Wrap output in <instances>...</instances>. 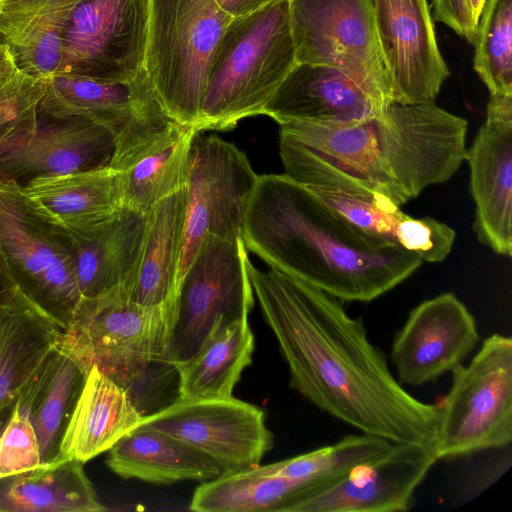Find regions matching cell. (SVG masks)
I'll return each instance as SVG.
<instances>
[{"label": "cell", "mask_w": 512, "mask_h": 512, "mask_svg": "<svg viewBox=\"0 0 512 512\" xmlns=\"http://www.w3.org/2000/svg\"><path fill=\"white\" fill-rule=\"evenodd\" d=\"M254 297L290 372V385L314 406L361 433L395 443L432 445L439 410L412 396L360 318L341 301L248 259Z\"/></svg>", "instance_id": "obj_1"}, {"label": "cell", "mask_w": 512, "mask_h": 512, "mask_svg": "<svg viewBox=\"0 0 512 512\" xmlns=\"http://www.w3.org/2000/svg\"><path fill=\"white\" fill-rule=\"evenodd\" d=\"M279 126L284 174L307 187L387 198L398 206L449 180L466 152L467 120L434 102H393L347 126Z\"/></svg>", "instance_id": "obj_2"}, {"label": "cell", "mask_w": 512, "mask_h": 512, "mask_svg": "<svg viewBox=\"0 0 512 512\" xmlns=\"http://www.w3.org/2000/svg\"><path fill=\"white\" fill-rule=\"evenodd\" d=\"M242 240L270 268L340 301H372L423 262L351 224L284 173L258 175Z\"/></svg>", "instance_id": "obj_3"}, {"label": "cell", "mask_w": 512, "mask_h": 512, "mask_svg": "<svg viewBox=\"0 0 512 512\" xmlns=\"http://www.w3.org/2000/svg\"><path fill=\"white\" fill-rule=\"evenodd\" d=\"M295 65L289 0L232 18L210 62L197 129L229 130L263 114Z\"/></svg>", "instance_id": "obj_4"}, {"label": "cell", "mask_w": 512, "mask_h": 512, "mask_svg": "<svg viewBox=\"0 0 512 512\" xmlns=\"http://www.w3.org/2000/svg\"><path fill=\"white\" fill-rule=\"evenodd\" d=\"M177 298L158 306L129 299L126 288L82 297L56 346L88 375L95 366L126 392L168 362Z\"/></svg>", "instance_id": "obj_5"}, {"label": "cell", "mask_w": 512, "mask_h": 512, "mask_svg": "<svg viewBox=\"0 0 512 512\" xmlns=\"http://www.w3.org/2000/svg\"><path fill=\"white\" fill-rule=\"evenodd\" d=\"M231 19L214 0H149L144 69L176 122L197 126L210 62Z\"/></svg>", "instance_id": "obj_6"}, {"label": "cell", "mask_w": 512, "mask_h": 512, "mask_svg": "<svg viewBox=\"0 0 512 512\" xmlns=\"http://www.w3.org/2000/svg\"><path fill=\"white\" fill-rule=\"evenodd\" d=\"M39 112L56 121L83 119L107 128L114 140L109 166L119 172L152 150L178 124L144 68L129 81L53 74L45 79Z\"/></svg>", "instance_id": "obj_7"}, {"label": "cell", "mask_w": 512, "mask_h": 512, "mask_svg": "<svg viewBox=\"0 0 512 512\" xmlns=\"http://www.w3.org/2000/svg\"><path fill=\"white\" fill-rule=\"evenodd\" d=\"M439 410L438 460L502 448L512 440V340L493 334L468 365L452 371Z\"/></svg>", "instance_id": "obj_8"}, {"label": "cell", "mask_w": 512, "mask_h": 512, "mask_svg": "<svg viewBox=\"0 0 512 512\" xmlns=\"http://www.w3.org/2000/svg\"><path fill=\"white\" fill-rule=\"evenodd\" d=\"M289 13L296 63L335 68L393 102L372 0H289Z\"/></svg>", "instance_id": "obj_9"}, {"label": "cell", "mask_w": 512, "mask_h": 512, "mask_svg": "<svg viewBox=\"0 0 512 512\" xmlns=\"http://www.w3.org/2000/svg\"><path fill=\"white\" fill-rule=\"evenodd\" d=\"M0 245L16 285L63 331L82 298L66 239L24 204L16 181L0 180Z\"/></svg>", "instance_id": "obj_10"}, {"label": "cell", "mask_w": 512, "mask_h": 512, "mask_svg": "<svg viewBox=\"0 0 512 512\" xmlns=\"http://www.w3.org/2000/svg\"><path fill=\"white\" fill-rule=\"evenodd\" d=\"M258 175L246 155L217 135L198 132L191 144L177 293L208 236L242 239L245 210ZM178 295V294H177Z\"/></svg>", "instance_id": "obj_11"}, {"label": "cell", "mask_w": 512, "mask_h": 512, "mask_svg": "<svg viewBox=\"0 0 512 512\" xmlns=\"http://www.w3.org/2000/svg\"><path fill=\"white\" fill-rule=\"evenodd\" d=\"M248 259L242 239L205 238L178 290L169 363L195 354L217 324L248 319L254 305Z\"/></svg>", "instance_id": "obj_12"}, {"label": "cell", "mask_w": 512, "mask_h": 512, "mask_svg": "<svg viewBox=\"0 0 512 512\" xmlns=\"http://www.w3.org/2000/svg\"><path fill=\"white\" fill-rule=\"evenodd\" d=\"M149 0H81L65 27L55 74L129 81L144 68Z\"/></svg>", "instance_id": "obj_13"}, {"label": "cell", "mask_w": 512, "mask_h": 512, "mask_svg": "<svg viewBox=\"0 0 512 512\" xmlns=\"http://www.w3.org/2000/svg\"><path fill=\"white\" fill-rule=\"evenodd\" d=\"M213 459L223 473L258 466L273 446L265 414L233 396L182 399L144 416L142 423Z\"/></svg>", "instance_id": "obj_14"}, {"label": "cell", "mask_w": 512, "mask_h": 512, "mask_svg": "<svg viewBox=\"0 0 512 512\" xmlns=\"http://www.w3.org/2000/svg\"><path fill=\"white\" fill-rule=\"evenodd\" d=\"M438 461L434 446L394 443L380 458L311 486L287 512H403Z\"/></svg>", "instance_id": "obj_15"}, {"label": "cell", "mask_w": 512, "mask_h": 512, "mask_svg": "<svg viewBox=\"0 0 512 512\" xmlns=\"http://www.w3.org/2000/svg\"><path fill=\"white\" fill-rule=\"evenodd\" d=\"M372 5L393 102H434L450 72L427 0H372Z\"/></svg>", "instance_id": "obj_16"}, {"label": "cell", "mask_w": 512, "mask_h": 512, "mask_svg": "<svg viewBox=\"0 0 512 512\" xmlns=\"http://www.w3.org/2000/svg\"><path fill=\"white\" fill-rule=\"evenodd\" d=\"M480 340L474 316L453 293L425 300L396 333L391 360L402 385L422 386L462 364Z\"/></svg>", "instance_id": "obj_17"}, {"label": "cell", "mask_w": 512, "mask_h": 512, "mask_svg": "<svg viewBox=\"0 0 512 512\" xmlns=\"http://www.w3.org/2000/svg\"><path fill=\"white\" fill-rule=\"evenodd\" d=\"M464 160L476 206L474 229L495 253L512 254V96L490 95L486 118Z\"/></svg>", "instance_id": "obj_18"}, {"label": "cell", "mask_w": 512, "mask_h": 512, "mask_svg": "<svg viewBox=\"0 0 512 512\" xmlns=\"http://www.w3.org/2000/svg\"><path fill=\"white\" fill-rule=\"evenodd\" d=\"M24 204L62 236L89 233L124 208L122 175L109 165L19 184Z\"/></svg>", "instance_id": "obj_19"}, {"label": "cell", "mask_w": 512, "mask_h": 512, "mask_svg": "<svg viewBox=\"0 0 512 512\" xmlns=\"http://www.w3.org/2000/svg\"><path fill=\"white\" fill-rule=\"evenodd\" d=\"M390 104L335 68L296 63L266 104L263 115L278 124L347 126L382 113Z\"/></svg>", "instance_id": "obj_20"}, {"label": "cell", "mask_w": 512, "mask_h": 512, "mask_svg": "<svg viewBox=\"0 0 512 512\" xmlns=\"http://www.w3.org/2000/svg\"><path fill=\"white\" fill-rule=\"evenodd\" d=\"M39 124L17 146L0 157V180L62 175L108 166L114 140L104 126L89 120Z\"/></svg>", "instance_id": "obj_21"}, {"label": "cell", "mask_w": 512, "mask_h": 512, "mask_svg": "<svg viewBox=\"0 0 512 512\" xmlns=\"http://www.w3.org/2000/svg\"><path fill=\"white\" fill-rule=\"evenodd\" d=\"M147 213L124 207L99 228L78 236H63L75 260L82 297L130 288L141 261Z\"/></svg>", "instance_id": "obj_22"}, {"label": "cell", "mask_w": 512, "mask_h": 512, "mask_svg": "<svg viewBox=\"0 0 512 512\" xmlns=\"http://www.w3.org/2000/svg\"><path fill=\"white\" fill-rule=\"evenodd\" d=\"M305 187L362 231L414 253L422 261L440 262L452 249L456 233L451 227L434 218L411 217L387 198Z\"/></svg>", "instance_id": "obj_23"}, {"label": "cell", "mask_w": 512, "mask_h": 512, "mask_svg": "<svg viewBox=\"0 0 512 512\" xmlns=\"http://www.w3.org/2000/svg\"><path fill=\"white\" fill-rule=\"evenodd\" d=\"M143 418L126 390L93 366L65 429L59 460L85 463L109 451Z\"/></svg>", "instance_id": "obj_24"}, {"label": "cell", "mask_w": 512, "mask_h": 512, "mask_svg": "<svg viewBox=\"0 0 512 512\" xmlns=\"http://www.w3.org/2000/svg\"><path fill=\"white\" fill-rule=\"evenodd\" d=\"M62 330L18 287H0V402L18 397Z\"/></svg>", "instance_id": "obj_25"}, {"label": "cell", "mask_w": 512, "mask_h": 512, "mask_svg": "<svg viewBox=\"0 0 512 512\" xmlns=\"http://www.w3.org/2000/svg\"><path fill=\"white\" fill-rule=\"evenodd\" d=\"M81 0H2L0 43L19 71L38 79L56 73L65 27Z\"/></svg>", "instance_id": "obj_26"}, {"label": "cell", "mask_w": 512, "mask_h": 512, "mask_svg": "<svg viewBox=\"0 0 512 512\" xmlns=\"http://www.w3.org/2000/svg\"><path fill=\"white\" fill-rule=\"evenodd\" d=\"M106 464L123 479L153 484L205 482L223 474L221 467L206 454L143 424L113 445Z\"/></svg>", "instance_id": "obj_27"}, {"label": "cell", "mask_w": 512, "mask_h": 512, "mask_svg": "<svg viewBox=\"0 0 512 512\" xmlns=\"http://www.w3.org/2000/svg\"><path fill=\"white\" fill-rule=\"evenodd\" d=\"M86 377L80 365L55 346L18 394L16 406L28 412L42 464L59 460L60 443Z\"/></svg>", "instance_id": "obj_28"}, {"label": "cell", "mask_w": 512, "mask_h": 512, "mask_svg": "<svg viewBox=\"0 0 512 512\" xmlns=\"http://www.w3.org/2000/svg\"><path fill=\"white\" fill-rule=\"evenodd\" d=\"M185 213L186 187L148 211L141 261L129 291L131 301L158 306L177 298Z\"/></svg>", "instance_id": "obj_29"}, {"label": "cell", "mask_w": 512, "mask_h": 512, "mask_svg": "<svg viewBox=\"0 0 512 512\" xmlns=\"http://www.w3.org/2000/svg\"><path fill=\"white\" fill-rule=\"evenodd\" d=\"M82 462L58 460L0 478V512H102Z\"/></svg>", "instance_id": "obj_30"}, {"label": "cell", "mask_w": 512, "mask_h": 512, "mask_svg": "<svg viewBox=\"0 0 512 512\" xmlns=\"http://www.w3.org/2000/svg\"><path fill=\"white\" fill-rule=\"evenodd\" d=\"M254 336L248 319L219 323L191 357L174 363L178 398L232 396L243 370L252 363Z\"/></svg>", "instance_id": "obj_31"}, {"label": "cell", "mask_w": 512, "mask_h": 512, "mask_svg": "<svg viewBox=\"0 0 512 512\" xmlns=\"http://www.w3.org/2000/svg\"><path fill=\"white\" fill-rule=\"evenodd\" d=\"M313 484L291 480L255 466L203 482L189 509L197 512H287Z\"/></svg>", "instance_id": "obj_32"}, {"label": "cell", "mask_w": 512, "mask_h": 512, "mask_svg": "<svg viewBox=\"0 0 512 512\" xmlns=\"http://www.w3.org/2000/svg\"><path fill=\"white\" fill-rule=\"evenodd\" d=\"M200 132L177 124L152 150L121 172L124 207L142 213L186 187L190 149Z\"/></svg>", "instance_id": "obj_33"}, {"label": "cell", "mask_w": 512, "mask_h": 512, "mask_svg": "<svg viewBox=\"0 0 512 512\" xmlns=\"http://www.w3.org/2000/svg\"><path fill=\"white\" fill-rule=\"evenodd\" d=\"M394 443L370 434H350L334 444L265 465V468L282 477L315 485L380 458Z\"/></svg>", "instance_id": "obj_34"}, {"label": "cell", "mask_w": 512, "mask_h": 512, "mask_svg": "<svg viewBox=\"0 0 512 512\" xmlns=\"http://www.w3.org/2000/svg\"><path fill=\"white\" fill-rule=\"evenodd\" d=\"M473 67L490 95L512 96V0H486L473 42Z\"/></svg>", "instance_id": "obj_35"}, {"label": "cell", "mask_w": 512, "mask_h": 512, "mask_svg": "<svg viewBox=\"0 0 512 512\" xmlns=\"http://www.w3.org/2000/svg\"><path fill=\"white\" fill-rule=\"evenodd\" d=\"M44 93L45 79L23 72L0 86V157L38 128Z\"/></svg>", "instance_id": "obj_36"}, {"label": "cell", "mask_w": 512, "mask_h": 512, "mask_svg": "<svg viewBox=\"0 0 512 512\" xmlns=\"http://www.w3.org/2000/svg\"><path fill=\"white\" fill-rule=\"evenodd\" d=\"M41 464L39 443L28 412L15 406L0 436V478L36 468Z\"/></svg>", "instance_id": "obj_37"}, {"label": "cell", "mask_w": 512, "mask_h": 512, "mask_svg": "<svg viewBox=\"0 0 512 512\" xmlns=\"http://www.w3.org/2000/svg\"><path fill=\"white\" fill-rule=\"evenodd\" d=\"M432 18L450 27L457 35L473 44L477 24L467 0H432Z\"/></svg>", "instance_id": "obj_38"}, {"label": "cell", "mask_w": 512, "mask_h": 512, "mask_svg": "<svg viewBox=\"0 0 512 512\" xmlns=\"http://www.w3.org/2000/svg\"><path fill=\"white\" fill-rule=\"evenodd\" d=\"M218 7L231 18L251 14L274 0H214Z\"/></svg>", "instance_id": "obj_39"}, {"label": "cell", "mask_w": 512, "mask_h": 512, "mask_svg": "<svg viewBox=\"0 0 512 512\" xmlns=\"http://www.w3.org/2000/svg\"><path fill=\"white\" fill-rule=\"evenodd\" d=\"M20 72L8 47L0 43V86L10 81Z\"/></svg>", "instance_id": "obj_40"}, {"label": "cell", "mask_w": 512, "mask_h": 512, "mask_svg": "<svg viewBox=\"0 0 512 512\" xmlns=\"http://www.w3.org/2000/svg\"><path fill=\"white\" fill-rule=\"evenodd\" d=\"M17 286L13 274L0 245V287Z\"/></svg>", "instance_id": "obj_41"}, {"label": "cell", "mask_w": 512, "mask_h": 512, "mask_svg": "<svg viewBox=\"0 0 512 512\" xmlns=\"http://www.w3.org/2000/svg\"><path fill=\"white\" fill-rule=\"evenodd\" d=\"M16 403L17 397L0 402V436L14 412Z\"/></svg>", "instance_id": "obj_42"}, {"label": "cell", "mask_w": 512, "mask_h": 512, "mask_svg": "<svg viewBox=\"0 0 512 512\" xmlns=\"http://www.w3.org/2000/svg\"><path fill=\"white\" fill-rule=\"evenodd\" d=\"M486 0H467L472 17L476 24H478L479 17Z\"/></svg>", "instance_id": "obj_43"}, {"label": "cell", "mask_w": 512, "mask_h": 512, "mask_svg": "<svg viewBox=\"0 0 512 512\" xmlns=\"http://www.w3.org/2000/svg\"><path fill=\"white\" fill-rule=\"evenodd\" d=\"M1 1H2V0H0V2H1Z\"/></svg>", "instance_id": "obj_44"}]
</instances>
